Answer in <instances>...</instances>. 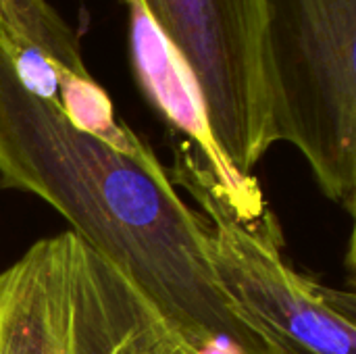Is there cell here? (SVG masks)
<instances>
[{
	"label": "cell",
	"instance_id": "6da1fadb",
	"mask_svg": "<svg viewBox=\"0 0 356 354\" xmlns=\"http://www.w3.org/2000/svg\"><path fill=\"white\" fill-rule=\"evenodd\" d=\"M0 188L56 209L127 273L196 354H275L219 288L207 227L136 134L115 146L29 92L0 29Z\"/></svg>",
	"mask_w": 356,
	"mask_h": 354
},
{
	"label": "cell",
	"instance_id": "7a4b0ae2",
	"mask_svg": "<svg viewBox=\"0 0 356 354\" xmlns=\"http://www.w3.org/2000/svg\"><path fill=\"white\" fill-rule=\"evenodd\" d=\"M0 354H196L77 234L31 244L0 271Z\"/></svg>",
	"mask_w": 356,
	"mask_h": 354
},
{
	"label": "cell",
	"instance_id": "3957f363",
	"mask_svg": "<svg viewBox=\"0 0 356 354\" xmlns=\"http://www.w3.org/2000/svg\"><path fill=\"white\" fill-rule=\"evenodd\" d=\"M175 179L198 202L215 280L275 354H356L355 292L323 286L292 267L275 213L225 200L209 165L177 150Z\"/></svg>",
	"mask_w": 356,
	"mask_h": 354
},
{
	"label": "cell",
	"instance_id": "277c9868",
	"mask_svg": "<svg viewBox=\"0 0 356 354\" xmlns=\"http://www.w3.org/2000/svg\"><path fill=\"white\" fill-rule=\"evenodd\" d=\"M356 0H261V54L277 142L355 213Z\"/></svg>",
	"mask_w": 356,
	"mask_h": 354
},
{
	"label": "cell",
	"instance_id": "5b68a950",
	"mask_svg": "<svg viewBox=\"0 0 356 354\" xmlns=\"http://www.w3.org/2000/svg\"><path fill=\"white\" fill-rule=\"evenodd\" d=\"M140 2L190 71L223 156L252 175L277 142L261 54V0Z\"/></svg>",
	"mask_w": 356,
	"mask_h": 354
},
{
	"label": "cell",
	"instance_id": "8992f818",
	"mask_svg": "<svg viewBox=\"0 0 356 354\" xmlns=\"http://www.w3.org/2000/svg\"><path fill=\"white\" fill-rule=\"evenodd\" d=\"M0 29L10 44H29L40 50L56 71L90 77L79 35L46 0H0Z\"/></svg>",
	"mask_w": 356,
	"mask_h": 354
},
{
	"label": "cell",
	"instance_id": "52a82bcc",
	"mask_svg": "<svg viewBox=\"0 0 356 354\" xmlns=\"http://www.w3.org/2000/svg\"><path fill=\"white\" fill-rule=\"evenodd\" d=\"M58 73V104L67 119L94 136L104 138L106 142L121 146L129 142L136 131L125 123L115 119L113 102L108 94L90 77H77L65 71Z\"/></svg>",
	"mask_w": 356,
	"mask_h": 354
},
{
	"label": "cell",
	"instance_id": "ba28073f",
	"mask_svg": "<svg viewBox=\"0 0 356 354\" xmlns=\"http://www.w3.org/2000/svg\"><path fill=\"white\" fill-rule=\"evenodd\" d=\"M10 54H13V65L15 71L21 79V83L52 102H58V73L56 67L33 46L29 44H10Z\"/></svg>",
	"mask_w": 356,
	"mask_h": 354
}]
</instances>
